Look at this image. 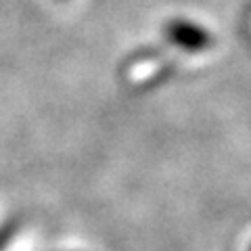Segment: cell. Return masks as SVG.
Here are the masks:
<instances>
[{
    "mask_svg": "<svg viewBox=\"0 0 251 251\" xmlns=\"http://www.w3.org/2000/svg\"><path fill=\"white\" fill-rule=\"evenodd\" d=\"M166 38L188 52H201L211 44V34L205 27L184 19H172L166 25Z\"/></svg>",
    "mask_w": 251,
    "mask_h": 251,
    "instance_id": "cell-1",
    "label": "cell"
},
{
    "mask_svg": "<svg viewBox=\"0 0 251 251\" xmlns=\"http://www.w3.org/2000/svg\"><path fill=\"white\" fill-rule=\"evenodd\" d=\"M249 251H251V245H249Z\"/></svg>",
    "mask_w": 251,
    "mask_h": 251,
    "instance_id": "cell-2",
    "label": "cell"
}]
</instances>
